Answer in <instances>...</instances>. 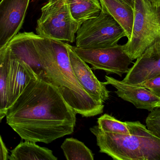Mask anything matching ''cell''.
<instances>
[{
    "mask_svg": "<svg viewBox=\"0 0 160 160\" xmlns=\"http://www.w3.org/2000/svg\"><path fill=\"white\" fill-rule=\"evenodd\" d=\"M77 114L55 86L37 78L7 109L5 116L22 140L49 144L73 133Z\"/></svg>",
    "mask_w": 160,
    "mask_h": 160,
    "instance_id": "obj_1",
    "label": "cell"
},
{
    "mask_svg": "<svg viewBox=\"0 0 160 160\" xmlns=\"http://www.w3.org/2000/svg\"><path fill=\"white\" fill-rule=\"evenodd\" d=\"M34 43L51 83L67 102L82 117L102 113L103 104L94 100L78 81L72 69L68 44L34 33Z\"/></svg>",
    "mask_w": 160,
    "mask_h": 160,
    "instance_id": "obj_2",
    "label": "cell"
},
{
    "mask_svg": "<svg viewBox=\"0 0 160 160\" xmlns=\"http://www.w3.org/2000/svg\"><path fill=\"white\" fill-rule=\"evenodd\" d=\"M125 123L130 134L104 132L98 126L90 128L99 152L116 160H160V139L139 121Z\"/></svg>",
    "mask_w": 160,
    "mask_h": 160,
    "instance_id": "obj_3",
    "label": "cell"
},
{
    "mask_svg": "<svg viewBox=\"0 0 160 160\" xmlns=\"http://www.w3.org/2000/svg\"><path fill=\"white\" fill-rule=\"evenodd\" d=\"M130 38L123 45L132 61L137 59L160 39V8L149 0H135Z\"/></svg>",
    "mask_w": 160,
    "mask_h": 160,
    "instance_id": "obj_4",
    "label": "cell"
},
{
    "mask_svg": "<svg viewBox=\"0 0 160 160\" xmlns=\"http://www.w3.org/2000/svg\"><path fill=\"white\" fill-rule=\"evenodd\" d=\"M41 11L37 22V34L70 43L75 41L81 24L72 17L67 0H48Z\"/></svg>",
    "mask_w": 160,
    "mask_h": 160,
    "instance_id": "obj_5",
    "label": "cell"
},
{
    "mask_svg": "<svg viewBox=\"0 0 160 160\" xmlns=\"http://www.w3.org/2000/svg\"><path fill=\"white\" fill-rule=\"evenodd\" d=\"M76 47L81 49H101L113 47L126 33L121 25L106 11L83 23L77 32Z\"/></svg>",
    "mask_w": 160,
    "mask_h": 160,
    "instance_id": "obj_6",
    "label": "cell"
},
{
    "mask_svg": "<svg viewBox=\"0 0 160 160\" xmlns=\"http://www.w3.org/2000/svg\"><path fill=\"white\" fill-rule=\"evenodd\" d=\"M76 53L86 63L92 66V69L99 70L107 73L122 77L129 70L132 63L124 50L123 45H118L101 49H81L74 47Z\"/></svg>",
    "mask_w": 160,
    "mask_h": 160,
    "instance_id": "obj_7",
    "label": "cell"
},
{
    "mask_svg": "<svg viewBox=\"0 0 160 160\" xmlns=\"http://www.w3.org/2000/svg\"><path fill=\"white\" fill-rule=\"evenodd\" d=\"M30 0H1L0 49L8 45L22 27Z\"/></svg>",
    "mask_w": 160,
    "mask_h": 160,
    "instance_id": "obj_8",
    "label": "cell"
},
{
    "mask_svg": "<svg viewBox=\"0 0 160 160\" xmlns=\"http://www.w3.org/2000/svg\"><path fill=\"white\" fill-rule=\"evenodd\" d=\"M68 50L71 66L78 81L94 100L103 104L110 96L106 85L98 80L86 63L76 53L73 46L68 44Z\"/></svg>",
    "mask_w": 160,
    "mask_h": 160,
    "instance_id": "obj_9",
    "label": "cell"
},
{
    "mask_svg": "<svg viewBox=\"0 0 160 160\" xmlns=\"http://www.w3.org/2000/svg\"><path fill=\"white\" fill-rule=\"evenodd\" d=\"M33 34V32L19 33L9 42L8 46L12 55L28 65L38 79L51 83L36 49Z\"/></svg>",
    "mask_w": 160,
    "mask_h": 160,
    "instance_id": "obj_10",
    "label": "cell"
},
{
    "mask_svg": "<svg viewBox=\"0 0 160 160\" xmlns=\"http://www.w3.org/2000/svg\"><path fill=\"white\" fill-rule=\"evenodd\" d=\"M160 75V39L147 49L136 59L123 81L138 85Z\"/></svg>",
    "mask_w": 160,
    "mask_h": 160,
    "instance_id": "obj_11",
    "label": "cell"
},
{
    "mask_svg": "<svg viewBox=\"0 0 160 160\" xmlns=\"http://www.w3.org/2000/svg\"><path fill=\"white\" fill-rule=\"evenodd\" d=\"M106 85L116 89V94L123 100L132 103L136 108L151 111L157 108L160 98L147 88L136 85L129 84L112 77L105 76Z\"/></svg>",
    "mask_w": 160,
    "mask_h": 160,
    "instance_id": "obj_12",
    "label": "cell"
},
{
    "mask_svg": "<svg viewBox=\"0 0 160 160\" xmlns=\"http://www.w3.org/2000/svg\"><path fill=\"white\" fill-rule=\"evenodd\" d=\"M37 78L28 65L13 56L11 53L8 76L7 109L16 101L30 82Z\"/></svg>",
    "mask_w": 160,
    "mask_h": 160,
    "instance_id": "obj_13",
    "label": "cell"
},
{
    "mask_svg": "<svg viewBox=\"0 0 160 160\" xmlns=\"http://www.w3.org/2000/svg\"><path fill=\"white\" fill-rule=\"evenodd\" d=\"M102 9L109 13L123 28L130 38L133 21V9L121 0H100Z\"/></svg>",
    "mask_w": 160,
    "mask_h": 160,
    "instance_id": "obj_14",
    "label": "cell"
},
{
    "mask_svg": "<svg viewBox=\"0 0 160 160\" xmlns=\"http://www.w3.org/2000/svg\"><path fill=\"white\" fill-rule=\"evenodd\" d=\"M9 156V160H57L52 150L35 142L26 141L19 144Z\"/></svg>",
    "mask_w": 160,
    "mask_h": 160,
    "instance_id": "obj_15",
    "label": "cell"
},
{
    "mask_svg": "<svg viewBox=\"0 0 160 160\" xmlns=\"http://www.w3.org/2000/svg\"><path fill=\"white\" fill-rule=\"evenodd\" d=\"M73 18L82 24L98 17L101 12L100 0H67Z\"/></svg>",
    "mask_w": 160,
    "mask_h": 160,
    "instance_id": "obj_16",
    "label": "cell"
},
{
    "mask_svg": "<svg viewBox=\"0 0 160 160\" xmlns=\"http://www.w3.org/2000/svg\"><path fill=\"white\" fill-rule=\"evenodd\" d=\"M11 51L8 44L0 49V114L7 108V84Z\"/></svg>",
    "mask_w": 160,
    "mask_h": 160,
    "instance_id": "obj_17",
    "label": "cell"
},
{
    "mask_svg": "<svg viewBox=\"0 0 160 160\" xmlns=\"http://www.w3.org/2000/svg\"><path fill=\"white\" fill-rule=\"evenodd\" d=\"M68 160H93L94 155L85 145L77 139L68 138L61 146Z\"/></svg>",
    "mask_w": 160,
    "mask_h": 160,
    "instance_id": "obj_18",
    "label": "cell"
},
{
    "mask_svg": "<svg viewBox=\"0 0 160 160\" xmlns=\"http://www.w3.org/2000/svg\"><path fill=\"white\" fill-rule=\"evenodd\" d=\"M98 124L99 128L104 132L130 134L129 130L125 122L119 121L107 114L98 118Z\"/></svg>",
    "mask_w": 160,
    "mask_h": 160,
    "instance_id": "obj_19",
    "label": "cell"
},
{
    "mask_svg": "<svg viewBox=\"0 0 160 160\" xmlns=\"http://www.w3.org/2000/svg\"><path fill=\"white\" fill-rule=\"evenodd\" d=\"M146 123L148 129L160 139V107L150 111Z\"/></svg>",
    "mask_w": 160,
    "mask_h": 160,
    "instance_id": "obj_20",
    "label": "cell"
},
{
    "mask_svg": "<svg viewBox=\"0 0 160 160\" xmlns=\"http://www.w3.org/2000/svg\"><path fill=\"white\" fill-rule=\"evenodd\" d=\"M138 85L147 88L160 98V75L145 81Z\"/></svg>",
    "mask_w": 160,
    "mask_h": 160,
    "instance_id": "obj_21",
    "label": "cell"
},
{
    "mask_svg": "<svg viewBox=\"0 0 160 160\" xmlns=\"http://www.w3.org/2000/svg\"><path fill=\"white\" fill-rule=\"evenodd\" d=\"M5 116V115L0 116V122ZM8 158H9V155H8V151L0 135V160H8Z\"/></svg>",
    "mask_w": 160,
    "mask_h": 160,
    "instance_id": "obj_22",
    "label": "cell"
},
{
    "mask_svg": "<svg viewBox=\"0 0 160 160\" xmlns=\"http://www.w3.org/2000/svg\"><path fill=\"white\" fill-rule=\"evenodd\" d=\"M149 1L154 7L160 8V0H149Z\"/></svg>",
    "mask_w": 160,
    "mask_h": 160,
    "instance_id": "obj_23",
    "label": "cell"
},
{
    "mask_svg": "<svg viewBox=\"0 0 160 160\" xmlns=\"http://www.w3.org/2000/svg\"><path fill=\"white\" fill-rule=\"evenodd\" d=\"M121 1H123L124 3H126L127 4L131 7L132 8H133L135 0H121Z\"/></svg>",
    "mask_w": 160,
    "mask_h": 160,
    "instance_id": "obj_24",
    "label": "cell"
},
{
    "mask_svg": "<svg viewBox=\"0 0 160 160\" xmlns=\"http://www.w3.org/2000/svg\"><path fill=\"white\" fill-rule=\"evenodd\" d=\"M160 107V101L159 103L158 104V107Z\"/></svg>",
    "mask_w": 160,
    "mask_h": 160,
    "instance_id": "obj_25",
    "label": "cell"
},
{
    "mask_svg": "<svg viewBox=\"0 0 160 160\" xmlns=\"http://www.w3.org/2000/svg\"><path fill=\"white\" fill-rule=\"evenodd\" d=\"M2 115H5V114H0V116Z\"/></svg>",
    "mask_w": 160,
    "mask_h": 160,
    "instance_id": "obj_26",
    "label": "cell"
}]
</instances>
